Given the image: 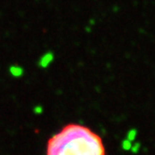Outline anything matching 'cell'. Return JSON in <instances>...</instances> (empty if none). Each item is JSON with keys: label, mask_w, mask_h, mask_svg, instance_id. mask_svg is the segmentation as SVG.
Listing matches in <instances>:
<instances>
[{"label": "cell", "mask_w": 155, "mask_h": 155, "mask_svg": "<svg viewBox=\"0 0 155 155\" xmlns=\"http://www.w3.org/2000/svg\"><path fill=\"white\" fill-rule=\"evenodd\" d=\"M46 155H106V148L91 128L69 124L49 139Z\"/></svg>", "instance_id": "obj_1"}]
</instances>
